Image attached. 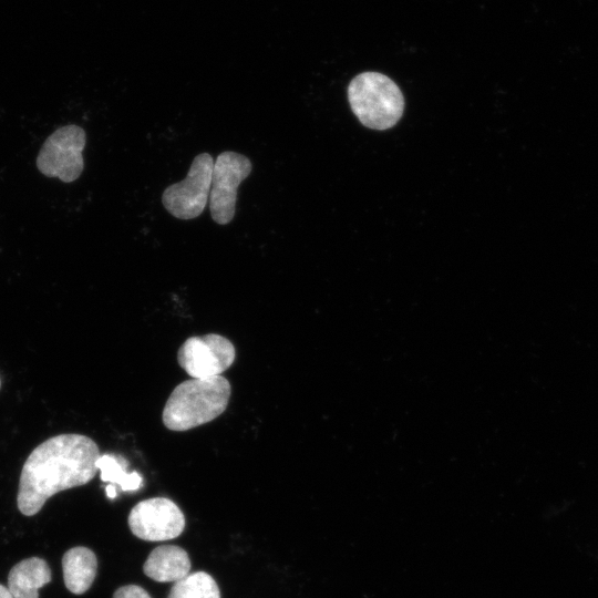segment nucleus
Returning a JSON list of instances; mask_svg holds the SVG:
<instances>
[{
  "mask_svg": "<svg viewBox=\"0 0 598 598\" xmlns=\"http://www.w3.org/2000/svg\"><path fill=\"white\" fill-rule=\"evenodd\" d=\"M100 455L97 444L82 434H60L39 444L21 471L19 511L35 515L54 494L89 483L97 472Z\"/></svg>",
  "mask_w": 598,
  "mask_h": 598,
  "instance_id": "obj_1",
  "label": "nucleus"
},
{
  "mask_svg": "<svg viewBox=\"0 0 598 598\" xmlns=\"http://www.w3.org/2000/svg\"><path fill=\"white\" fill-rule=\"evenodd\" d=\"M231 385L223 375L189 379L169 394L162 413L171 431H187L218 417L228 406Z\"/></svg>",
  "mask_w": 598,
  "mask_h": 598,
  "instance_id": "obj_2",
  "label": "nucleus"
},
{
  "mask_svg": "<svg viewBox=\"0 0 598 598\" xmlns=\"http://www.w3.org/2000/svg\"><path fill=\"white\" fill-rule=\"evenodd\" d=\"M350 106L367 127L386 130L401 118L404 97L399 86L379 72H363L348 86Z\"/></svg>",
  "mask_w": 598,
  "mask_h": 598,
  "instance_id": "obj_3",
  "label": "nucleus"
},
{
  "mask_svg": "<svg viewBox=\"0 0 598 598\" xmlns=\"http://www.w3.org/2000/svg\"><path fill=\"white\" fill-rule=\"evenodd\" d=\"M85 131L70 124L54 131L43 143L35 164L47 177H58L63 183L74 182L84 168L82 151Z\"/></svg>",
  "mask_w": 598,
  "mask_h": 598,
  "instance_id": "obj_4",
  "label": "nucleus"
},
{
  "mask_svg": "<svg viewBox=\"0 0 598 598\" xmlns=\"http://www.w3.org/2000/svg\"><path fill=\"white\" fill-rule=\"evenodd\" d=\"M214 159L200 153L192 162L186 177L165 188L162 203L165 209L178 219L198 217L209 200Z\"/></svg>",
  "mask_w": 598,
  "mask_h": 598,
  "instance_id": "obj_5",
  "label": "nucleus"
},
{
  "mask_svg": "<svg viewBox=\"0 0 598 598\" xmlns=\"http://www.w3.org/2000/svg\"><path fill=\"white\" fill-rule=\"evenodd\" d=\"M251 162L243 154L227 151L214 161L209 209L215 223L229 224L236 213L237 189L251 173Z\"/></svg>",
  "mask_w": 598,
  "mask_h": 598,
  "instance_id": "obj_6",
  "label": "nucleus"
},
{
  "mask_svg": "<svg viewBox=\"0 0 598 598\" xmlns=\"http://www.w3.org/2000/svg\"><path fill=\"white\" fill-rule=\"evenodd\" d=\"M233 342L218 333L186 339L177 351V362L193 379L221 375L234 363Z\"/></svg>",
  "mask_w": 598,
  "mask_h": 598,
  "instance_id": "obj_7",
  "label": "nucleus"
},
{
  "mask_svg": "<svg viewBox=\"0 0 598 598\" xmlns=\"http://www.w3.org/2000/svg\"><path fill=\"white\" fill-rule=\"evenodd\" d=\"M128 526L143 540H168L183 533L185 516L169 498L153 497L141 501L131 509Z\"/></svg>",
  "mask_w": 598,
  "mask_h": 598,
  "instance_id": "obj_8",
  "label": "nucleus"
},
{
  "mask_svg": "<svg viewBox=\"0 0 598 598\" xmlns=\"http://www.w3.org/2000/svg\"><path fill=\"white\" fill-rule=\"evenodd\" d=\"M189 570L188 554L175 545L156 547L143 565L144 574L158 582L179 581L189 575Z\"/></svg>",
  "mask_w": 598,
  "mask_h": 598,
  "instance_id": "obj_9",
  "label": "nucleus"
},
{
  "mask_svg": "<svg viewBox=\"0 0 598 598\" xmlns=\"http://www.w3.org/2000/svg\"><path fill=\"white\" fill-rule=\"evenodd\" d=\"M48 563L30 557L16 564L8 576V589L13 598H38V590L51 581Z\"/></svg>",
  "mask_w": 598,
  "mask_h": 598,
  "instance_id": "obj_10",
  "label": "nucleus"
},
{
  "mask_svg": "<svg viewBox=\"0 0 598 598\" xmlns=\"http://www.w3.org/2000/svg\"><path fill=\"white\" fill-rule=\"evenodd\" d=\"M62 569L68 590L81 595L90 589L95 579L97 559L90 548L73 547L63 555Z\"/></svg>",
  "mask_w": 598,
  "mask_h": 598,
  "instance_id": "obj_11",
  "label": "nucleus"
},
{
  "mask_svg": "<svg viewBox=\"0 0 598 598\" xmlns=\"http://www.w3.org/2000/svg\"><path fill=\"white\" fill-rule=\"evenodd\" d=\"M96 467L102 482L118 485L124 492H134L142 486L141 475L137 472H127L128 462L121 455L101 454Z\"/></svg>",
  "mask_w": 598,
  "mask_h": 598,
  "instance_id": "obj_12",
  "label": "nucleus"
},
{
  "mask_svg": "<svg viewBox=\"0 0 598 598\" xmlns=\"http://www.w3.org/2000/svg\"><path fill=\"white\" fill-rule=\"evenodd\" d=\"M167 598H220V591L209 574L197 571L176 581Z\"/></svg>",
  "mask_w": 598,
  "mask_h": 598,
  "instance_id": "obj_13",
  "label": "nucleus"
},
{
  "mask_svg": "<svg viewBox=\"0 0 598 598\" xmlns=\"http://www.w3.org/2000/svg\"><path fill=\"white\" fill-rule=\"evenodd\" d=\"M113 598H152L150 594L137 585H126L117 588Z\"/></svg>",
  "mask_w": 598,
  "mask_h": 598,
  "instance_id": "obj_14",
  "label": "nucleus"
},
{
  "mask_svg": "<svg viewBox=\"0 0 598 598\" xmlns=\"http://www.w3.org/2000/svg\"><path fill=\"white\" fill-rule=\"evenodd\" d=\"M105 493H106V496L109 498H115L117 496V491H116V486L112 485V484H109L106 487H105Z\"/></svg>",
  "mask_w": 598,
  "mask_h": 598,
  "instance_id": "obj_15",
  "label": "nucleus"
},
{
  "mask_svg": "<svg viewBox=\"0 0 598 598\" xmlns=\"http://www.w3.org/2000/svg\"><path fill=\"white\" fill-rule=\"evenodd\" d=\"M0 598H13V596L7 587L0 585Z\"/></svg>",
  "mask_w": 598,
  "mask_h": 598,
  "instance_id": "obj_16",
  "label": "nucleus"
},
{
  "mask_svg": "<svg viewBox=\"0 0 598 598\" xmlns=\"http://www.w3.org/2000/svg\"><path fill=\"white\" fill-rule=\"evenodd\" d=\"M0 388H1V379H0Z\"/></svg>",
  "mask_w": 598,
  "mask_h": 598,
  "instance_id": "obj_17",
  "label": "nucleus"
}]
</instances>
